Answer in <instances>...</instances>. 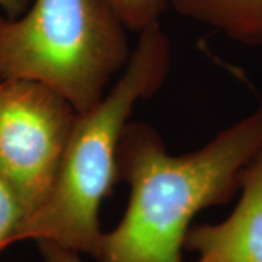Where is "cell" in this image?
<instances>
[{
    "label": "cell",
    "mask_w": 262,
    "mask_h": 262,
    "mask_svg": "<svg viewBox=\"0 0 262 262\" xmlns=\"http://www.w3.org/2000/svg\"><path fill=\"white\" fill-rule=\"evenodd\" d=\"M76 115L72 103L46 84L22 79L0 83V177L28 215L51 189Z\"/></svg>",
    "instance_id": "277c9868"
},
{
    "label": "cell",
    "mask_w": 262,
    "mask_h": 262,
    "mask_svg": "<svg viewBox=\"0 0 262 262\" xmlns=\"http://www.w3.org/2000/svg\"><path fill=\"white\" fill-rule=\"evenodd\" d=\"M170 41L159 22L139 32L125 70L94 108L77 113L51 189L19 227L15 242L51 241L96 258L102 201L120 179L117 153L134 105L156 94L170 69Z\"/></svg>",
    "instance_id": "7a4b0ae2"
},
{
    "label": "cell",
    "mask_w": 262,
    "mask_h": 262,
    "mask_svg": "<svg viewBox=\"0 0 262 262\" xmlns=\"http://www.w3.org/2000/svg\"><path fill=\"white\" fill-rule=\"evenodd\" d=\"M0 83H2V80H0Z\"/></svg>",
    "instance_id": "8fae6325"
},
{
    "label": "cell",
    "mask_w": 262,
    "mask_h": 262,
    "mask_svg": "<svg viewBox=\"0 0 262 262\" xmlns=\"http://www.w3.org/2000/svg\"><path fill=\"white\" fill-rule=\"evenodd\" d=\"M185 248L196 253L194 262H262V153L245 170L230 215L191 226Z\"/></svg>",
    "instance_id": "5b68a950"
},
{
    "label": "cell",
    "mask_w": 262,
    "mask_h": 262,
    "mask_svg": "<svg viewBox=\"0 0 262 262\" xmlns=\"http://www.w3.org/2000/svg\"><path fill=\"white\" fill-rule=\"evenodd\" d=\"M262 153V105L192 153L173 156L158 131L130 122L118 144V177L130 185L121 222L103 232L99 262H184L191 222L229 203Z\"/></svg>",
    "instance_id": "6da1fadb"
},
{
    "label": "cell",
    "mask_w": 262,
    "mask_h": 262,
    "mask_svg": "<svg viewBox=\"0 0 262 262\" xmlns=\"http://www.w3.org/2000/svg\"><path fill=\"white\" fill-rule=\"evenodd\" d=\"M32 0H0V9L6 18H19L29 8Z\"/></svg>",
    "instance_id": "30bf717a"
},
{
    "label": "cell",
    "mask_w": 262,
    "mask_h": 262,
    "mask_svg": "<svg viewBox=\"0 0 262 262\" xmlns=\"http://www.w3.org/2000/svg\"><path fill=\"white\" fill-rule=\"evenodd\" d=\"M44 262H83L79 253L51 241H37Z\"/></svg>",
    "instance_id": "9c48e42d"
},
{
    "label": "cell",
    "mask_w": 262,
    "mask_h": 262,
    "mask_svg": "<svg viewBox=\"0 0 262 262\" xmlns=\"http://www.w3.org/2000/svg\"><path fill=\"white\" fill-rule=\"evenodd\" d=\"M127 28L102 0H32L19 18L0 15V80L51 88L84 113L130 58Z\"/></svg>",
    "instance_id": "3957f363"
},
{
    "label": "cell",
    "mask_w": 262,
    "mask_h": 262,
    "mask_svg": "<svg viewBox=\"0 0 262 262\" xmlns=\"http://www.w3.org/2000/svg\"><path fill=\"white\" fill-rule=\"evenodd\" d=\"M28 211L16 191L0 177V251L15 244L19 227Z\"/></svg>",
    "instance_id": "ba28073f"
},
{
    "label": "cell",
    "mask_w": 262,
    "mask_h": 262,
    "mask_svg": "<svg viewBox=\"0 0 262 262\" xmlns=\"http://www.w3.org/2000/svg\"><path fill=\"white\" fill-rule=\"evenodd\" d=\"M185 18L246 46H262V0H166Z\"/></svg>",
    "instance_id": "8992f818"
},
{
    "label": "cell",
    "mask_w": 262,
    "mask_h": 262,
    "mask_svg": "<svg viewBox=\"0 0 262 262\" xmlns=\"http://www.w3.org/2000/svg\"><path fill=\"white\" fill-rule=\"evenodd\" d=\"M122 22L127 31L141 32L159 22L168 8L166 0H102Z\"/></svg>",
    "instance_id": "52a82bcc"
}]
</instances>
